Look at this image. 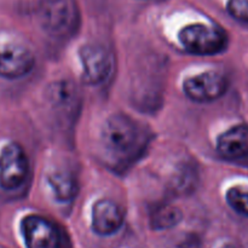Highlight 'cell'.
<instances>
[{"mask_svg": "<svg viewBox=\"0 0 248 248\" xmlns=\"http://www.w3.org/2000/svg\"><path fill=\"white\" fill-rule=\"evenodd\" d=\"M227 201L236 212L248 216V189L234 186L228 191Z\"/></svg>", "mask_w": 248, "mask_h": 248, "instance_id": "cell-14", "label": "cell"}, {"mask_svg": "<svg viewBox=\"0 0 248 248\" xmlns=\"http://www.w3.org/2000/svg\"><path fill=\"white\" fill-rule=\"evenodd\" d=\"M228 11L234 18L248 22V0H229Z\"/></svg>", "mask_w": 248, "mask_h": 248, "instance_id": "cell-15", "label": "cell"}, {"mask_svg": "<svg viewBox=\"0 0 248 248\" xmlns=\"http://www.w3.org/2000/svg\"><path fill=\"white\" fill-rule=\"evenodd\" d=\"M138 128L126 115H113L103 126V142L114 154H128L138 142Z\"/></svg>", "mask_w": 248, "mask_h": 248, "instance_id": "cell-2", "label": "cell"}, {"mask_svg": "<svg viewBox=\"0 0 248 248\" xmlns=\"http://www.w3.org/2000/svg\"><path fill=\"white\" fill-rule=\"evenodd\" d=\"M124 213L120 206L111 200H101L94 205L92 227L99 235H110L121 227Z\"/></svg>", "mask_w": 248, "mask_h": 248, "instance_id": "cell-9", "label": "cell"}, {"mask_svg": "<svg viewBox=\"0 0 248 248\" xmlns=\"http://www.w3.org/2000/svg\"><path fill=\"white\" fill-rule=\"evenodd\" d=\"M51 188L60 201H69L77 194V182L68 172L57 170L48 176Z\"/></svg>", "mask_w": 248, "mask_h": 248, "instance_id": "cell-11", "label": "cell"}, {"mask_svg": "<svg viewBox=\"0 0 248 248\" xmlns=\"http://www.w3.org/2000/svg\"><path fill=\"white\" fill-rule=\"evenodd\" d=\"M227 91V80L217 72H206L184 81V92L196 102L217 99Z\"/></svg>", "mask_w": 248, "mask_h": 248, "instance_id": "cell-6", "label": "cell"}, {"mask_svg": "<svg viewBox=\"0 0 248 248\" xmlns=\"http://www.w3.org/2000/svg\"><path fill=\"white\" fill-rule=\"evenodd\" d=\"M181 219V212L173 206H161L153 213V227L155 229H166L176 225Z\"/></svg>", "mask_w": 248, "mask_h": 248, "instance_id": "cell-12", "label": "cell"}, {"mask_svg": "<svg viewBox=\"0 0 248 248\" xmlns=\"http://www.w3.org/2000/svg\"><path fill=\"white\" fill-rule=\"evenodd\" d=\"M34 56L21 45H6L0 50V75L10 79L21 78L31 72Z\"/></svg>", "mask_w": 248, "mask_h": 248, "instance_id": "cell-8", "label": "cell"}, {"mask_svg": "<svg viewBox=\"0 0 248 248\" xmlns=\"http://www.w3.org/2000/svg\"><path fill=\"white\" fill-rule=\"evenodd\" d=\"M179 39L186 50L196 55H215L224 50L228 44L227 34L222 29L200 23L182 29Z\"/></svg>", "mask_w": 248, "mask_h": 248, "instance_id": "cell-1", "label": "cell"}, {"mask_svg": "<svg viewBox=\"0 0 248 248\" xmlns=\"http://www.w3.org/2000/svg\"><path fill=\"white\" fill-rule=\"evenodd\" d=\"M75 89L69 82H57L50 89V98L56 104H69L75 98Z\"/></svg>", "mask_w": 248, "mask_h": 248, "instance_id": "cell-13", "label": "cell"}, {"mask_svg": "<svg viewBox=\"0 0 248 248\" xmlns=\"http://www.w3.org/2000/svg\"><path fill=\"white\" fill-rule=\"evenodd\" d=\"M26 245L28 248H61L58 230L50 220L40 216H28L22 222Z\"/></svg>", "mask_w": 248, "mask_h": 248, "instance_id": "cell-5", "label": "cell"}, {"mask_svg": "<svg viewBox=\"0 0 248 248\" xmlns=\"http://www.w3.org/2000/svg\"><path fill=\"white\" fill-rule=\"evenodd\" d=\"M28 173V160L23 149L16 143H10L0 154V186L15 189L21 186Z\"/></svg>", "mask_w": 248, "mask_h": 248, "instance_id": "cell-4", "label": "cell"}, {"mask_svg": "<svg viewBox=\"0 0 248 248\" xmlns=\"http://www.w3.org/2000/svg\"><path fill=\"white\" fill-rule=\"evenodd\" d=\"M39 16L44 28L53 35H65L77 23V10L72 0H44Z\"/></svg>", "mask_w": 248, "mask_h": 248, "instance_id": "cell-3", "label": "cell"}, {"mask_svg": "<svg viewBox=\"0 0 248 248\" xmlns=\"http://www.w3.org/2000/svg\"><path fill=\"white\" fill-rule=\"evenodd\" d=\"M80 57L84 69V81L87 84H99L110 74L113 60L110 53L103 46H84L80 51Z\"/></svg>", "mask_w": 248, "mask_h": 248, "instance_id": "cell-7", "label": "cell"}, {"mask_svg": "<svg viewBox=\"0 0 248 248\" xmlns=\"http://www.w3.org/2000/svg\"><path fill=\"white\" fill-rule=\"evenodd\" d=\"M218 152L223 157L237 160L248 156V126L237 125L218 138Z\"/></svg>", "mask_w": 248, "mask_h": 248, "instance_id": "cell-10", "label": "cell"}, {"mask_svg": "<svg viewBox=\"0 0 248 248\" xmlns=\"http://www.w3.org/2000/svg\"><path fill=\"white\" fill-rule=\"evenodd\" d=\"M223 248H236L234 246V245H227V246H224Z\"/></svg>", "mask_w": 248, "mask_h": 248, "instance_id": "cell-16", "label": "cell"}]
</instances>
